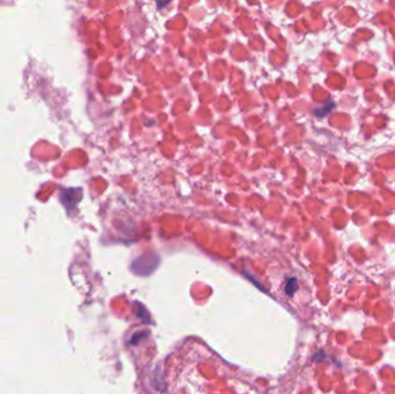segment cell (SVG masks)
<instances>
[{
  "mask_svg": "<svg viewBox=\"0 0 395 394\" xmlns=\"http://www.w3.org/2000/svg\"><path fill=\"white\" fill-rule=\"evenodd\" d=\"M158 265V257L154 253L145 254L140 258H138L133 264H132V269L137 274L141 275H148L153 270L157 267Z\"/></svg>",
  "mask_w": 395,
  "mask_h": 394,
  "instance_id": "cell-1",
  "label": "cell"
},
{
  "mask_svg": "<svg viewBox=\"0 0 395 394\" xmlns=\"http://www.w3.org/2000/svg\"><path fill=\"white\" fill-rule=\"evenodd\" d=\"M298 285H297V280L295 277H292V279H289L288 282H286L285 284V292L288 296H292L295 291L297 290Z\"/></svg>",
  "mask_w": 395,
  "mask_h": 394,
  "instance_id": "cell-2",
  "label": "cell"
}]
</instances>
